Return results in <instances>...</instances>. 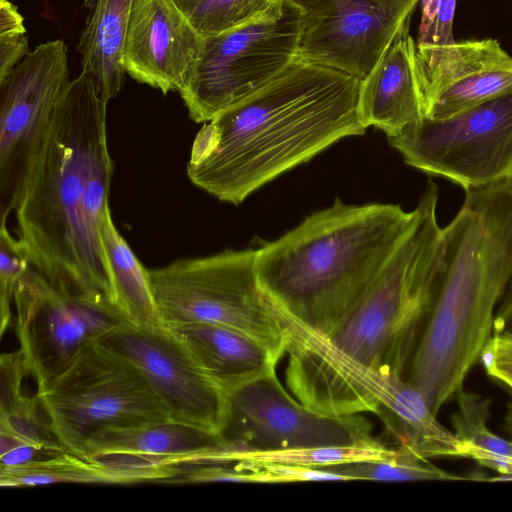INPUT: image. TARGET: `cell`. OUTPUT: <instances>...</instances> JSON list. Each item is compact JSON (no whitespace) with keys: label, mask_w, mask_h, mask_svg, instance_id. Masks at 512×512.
Here are the masks:
<instances>
[{"label":"cell","mask_w":512,"mask_h":512,"mask_svg":"<svg viewBox=\"0 0 512 512\" xmlns=\"http://www.w3.org/2000/svg\"><path fill=\"white\" fill-rule=\"evenodd\" d=\"M359 83L296 57L254 94L203 123L187 163L189 180L218 200L239 205L334 143L365 134Z\"/></svg>","instance_id":"cell-1"},{"label":"cell","mask_w":512,"mask_h":512,"mask_svg":"<svg viewBox=\"0 0 512 512\" xmlns=\"http://www.w3.org/2000/svg\"><path fill=\"white\" fill-rule=\"evenodd\" d=\"M443 230V269L404 374L436 416L479 361L512 280V179L465 190Z\"/></svg>","instance_id":"cell-2"},{"label":"cell","mask_w":512,"mask_h":512,"mask_svg":"<svg viewBox=\"0 0 512 512\" xmlns=\"http://www.w3.org/2000/svg\"><path fill=\"white\" fill-rule=\"evenodd\" d=\"M413 218L398 204L337 197L255 249L260 285L288 315L328 335L371 287Z\"/></svg>","instance_id":"cell-3"},{"label":"cell","mask_w":512,"mask_h":512,"mask_svg":"<svg viewBox=\"0 0 512 512\" xmlns=\"http://www.w3.org/2000/svg\"><path fill=\"white\" fill-rule=\"evenodd\" d=\"M107 103L90 73L70 80L15 213L18 239L52 285L110 300L103 251L88 233L83 209L93 160L107 142Z\"/></svg>","instance_id":"cell-4"},{"label":"cell","mask_w":512,"mask_h":512,"mask_svg":"<svg viewBox=\"0 0 512 512\" xmlns=\"http://www.w3.org/2000/svg\"><path fill=\"white\" fill-rule=\"evenodd\" d=\"M274 304L285 334V383L298 401L330 416L373 413L399 444L426 458L460 456L462 442L403 376L384 375L353 359Z\"/></svg>","instance_id":"cell-5"},{"label":"cell","mask_w":512,"mask_h":512,"mask_svg":"<svg viewBox=\"0 0 512 512\" xmlns=\"http://www.w3.org/2000/svg\"><path fill=\"white\" fill-rule=\"evenodd\" d=\"M438 195L437 185L428 181L409 230L376 280L325 335L339 350L384 375L404 377L443 269Z\"/></svg>","instance_id":"cell-6"},{"label":"cell","mask_w":512,"mask_h":512,"mask_svg":"<svg viewBox=\"0 0 512 512\" xmlns=\"http://www.w3.org/2000/svg\"><path fill=\"white\" fill-rule=\"evenodd\" d=\"M255 249L176 260L149 270L165 324L205 322L227 326L258 340L281 358L285 334L275 304L255 271Z\"/></svg>","instance_id":"cell-7"},{"label":"cell","mask_w":512,"mask_h":512,"mask_svg":"<svg viewBox=\"0 0 512 512\" xmlns=\"http://www.w3.org/2000/svg\"><path fill=\"white\" fill-rule=\"evenodd\" d=\"M305 17L296 0H274L250 21L205 37L179 91L189 117L206 123L276 77L297 57Z\"/></svg>","instance_id":"cell-8"},{"label":"cell","mask_w":512,"mask_h":512,"mask_svg":"<svg viewBox=\"0 0 512 512\" xmlns=\"http://www.w3.org/2000/svg\"><path fill=\"white\" fill-rule=\"evenodd\" d=\"M35 395L59 443L83 458L105 428L171 419L132 365L98 341Z\"/></svg>","instance_id":"cell-9"},{"label":"cell","mask_w":512,"mask_h":512,"mask_svg":"<svg viewBox=\"0 0 512 512\" xmlns=\"http://www.w3.org/2000/svg\"><path fill=\"white\" fill-rule=\"evenodd\" d=\"M404 162L465 190L512 179V92L447 119L424 117L387 137Z\"/></svg>","instance_id":"cell-10"},{"label":"cell","mask_w":512,"mask_h":512,"mask_svg":"<svg viewBox=\"0 0 512 512\" xmlns=\"http://www.w3.org/2000/svg\"><path fill=\"white\" fill-rule=\"evenodd\" d=\"M13 302L18 350L36 391L85 348L128 322L106 296L61 290L33 266L18 282Z\"/></svg>","instance_id":"cell-11"},{"label":"cell","mask_w":512,"mask_h":512,"mask_svg":"<svg viewBox=\"0 0 512 512\" xmlns=\"http://www.w3.org/2000/svg\"><path fill=\"white\" fill-rule=\"evenodd\" d=\"M69 82L62 40L38 45L0 80L1 221H7L23 196Z\"/></svg>","instance_id":"cell-12"},{"label":"cell","mask_w":512,"mask_h":512,"mask_svg":"<svg viewBox=\"0 0 512 512\" xmlns=\"http://www.w3.org/2000/svg\"><path fill=\"white\" fill-rule=\"evenodd\" d=\"M227 400L222 436L232 451L345 446L375 439L372 423L362 414L313 411L283 387L276 371L228 391Z\"/></svg>","instance_id":"cell-13"},{"label":"cell","mask_w":512,"mask_h":512,"mask_svg":"<svg viewBox=\"0 0 512 512\" xmlns=\"http://www.w3.org/2000/svg\"><path fill=\"white\" fill-rule=\"evenodd\" d=\"M98 342L132 365L172 420L222 435L227 392L169 325L125 322Z\"/></svg>","instance_id":"cell-14"},{"label":"cell","mask_w":512,"mask_h":512,"mask_svg":"<svg viewBox=\"0 0 512 512\" xmlns=\"http://www.w3.org/2000/svg\"><path fill=\"white\" fill-rule=\"evenodd\" d=\"M305 10L297 58L359 81L375 67L403 24L372 0H296Z\"/></svg>","instance_id":"cell-15"},{"label":"cell","mask_w":512,"mask_h":512,"mask_svg":"<svg viewBox=\"0 0 512 512\" xmlns=\"http://www.w3.org/2000/svg\"><path fill=\"white\" fill-rule=\"evenodd\" d=\"M423 114L447 119L512 92V56L496 39L417 46Z\"/></svg>","instance_id":"cell-16"},{"label":"cell","mask_w":512,"mask_h":512,"mask_svg":"<svg viewBox=\"0 0 512 512\" xmlns=\"http://www.w3.org/2000/svg\"><path fill=\"white\" fill-rule=\"evenodd\" d=\"M203 41L173 0H134L123 49L125 72L164 95L179 92Z\"/></svg>","instance_id":"cell-17"},{"label":"cell","mask_w":512,"mask_h":512,"mask_svg":"<svg viewBox=\"0 0 512 512\" xmlns=\"http://www.w3.org/2000/svg\"><path fill=\"white\" fill-rule=\"evenodd\" d=\"M232 450L219 433L172 419L105 428L86 443L84 458L131 466L189 467L219 463Z\"/></svg>","instance_id":"cell-18"},{"label":"cell","mask_w":512,"mask_h":512,"mask_svg":"<svg viewBox=\"0 0 512 512\" xmlns=\"http://www.w3.org/2000/svg\"><path fill=\"white\" fill-rule=\"evenodd\" d=\"M410 19L359 83L360 122L366 129H380L387 137L424 118L417 45L409 33Z\"/></svg>","instance_id":"cell-19"},{"label":"cell","mask_w":512,"mask_h":512,"mask_svg":"<svg viewBox=\"0 0 512 512\" xmlns=\"http://www.w3.org/2000/svg\"><path fill=\"white\" fill-rule=\"evenodd\" d=\"M167 325L226 392L276 371L281 359L258 340L227 326L205 322Z\"/></svg>","instance_id":"cell-20"},{"label":"cell","mask_w":512,"mask_h":512,"mask_svg":"<svg viewBox=\"0 0 512 512\" xmlns=\"http://www.w3.org/2000/svg\"><path fill=\"white\" fill-rule=\"evenodd\" d=\"M183 467L131 466L103 460H90L69 451L15 466H0V485L7 488L40 485L140 483L169 484Z\"/></svg>","instance_id":"cell-21"},{"label":"cell","mask_w":512,"mask_h":512,"mask_svg":"<svg viewBox=\"0 0 512 512\" xmlns=\"http://www.w3.org/2000/svg\"><path fill=\"white\" fill-rule=\"evenodd\" d=\"M134 0H85L88 11L77 51L81 67L91 74L99 94L116 97L125 81L123 49Z\"/></svg>","instance_id":"cell-22"},{"label":"cell","mask_w":512,"mask_h":512,"mask_svg":"<svg viewBox=\"0 0 512 512\" xmlns=\"http://www.w3.org/2000/svg\"><path fill=\"white\" fill-rule=\"evenodd\" d=\"M0 371V454L19 447L48 456L67 451L53 434L36 395L24 392L28 375L19 350L2 353Z\"/></svg>","instance_id":"cell-23"},{"label":"cell","mask_w":512,"mask_h":512,"mask_svg":"<svg viewBox=\"0 0 512 512\" xmlns=\"http://www.w3.org/2000/svg\"><path fill=\"white\" fill-rule=\"evenodd\" d=\"M100 238L113 306L134 325H164L154 298L149 270L143 267L117 230L109 205L101 222Z\"/></svg>","instance_id":"cell-24"},{"label":"cell","mask_w":512,"mask_h":512,"mask_svg":"<svg viewBox=\"0 0 512 512\" xmlns=\"http://www.w3.org/2000/svg\"><path fill=\"white\" fill-rule=\"evenodd\" d=\"M394 451L395 448H390L375 438L368 442L345 446L263 452L228 451L222 455L221 461L233 463L245 460L325 468L363 460L384 459L391 456Z\"/></svg>","instance_id":"cell-25"},{"label":"cell","mask_w":512,"mask_h":512,"mask_svg":"<svg viewBox=\"0 0 512 512\" xmlns=\"http://www.w3.org/2000/svg\"><path fill=\"white\" fill-rule=\"evenodd\" d=\"M351 480L418 481L460 480L457 475L433 465L407 444H399L394 453L384 459L363 460L325 467Z\"/></svg>","instance_id":"cell-26"},{"label":"cell","mask_w":512,"mask_h":512,"mask_svg":"<svg viewBox=\"0 0 512 512\" xmlns=\"http://www.w3.org/2000/svg\"><path fill=\"white\" fill-rule=\"evenodd\" d=\"M274 0H173L194 29L214 36L236 28L265 12Z\"/></svg>","instance_id":"cell-27"},{"label":"cell","mask_w":512,"mask_h":512,"mask_svg":"<svg viewBox=\"0 0 512 512\" xmlns=\"http://www.w3.org/2000/svg\"><path fill=\"white\" fill-rule=\"evenodd\" d=\"M454 397L457 410L451 420L457 438L485 452L512 457V441L501 438L488 427L490 401L462 389Z\"/></svg>","instance_id":"cell-28"},{"label":"cell","mask_w":512,"mask_h":512,"mask_svg":"<svg viewBox=\"0 0 512 512\" xmlns=\"http://www.w3.org/2000/svg\"><path fill=\"white\" fill-rule=\"evenodd\" d=\"M0 221V335L13 327L12 303L20 279L32 267L30 259L18 238Z\"/></svg>","instance_id":"cell-29"},{"label":"cell","mask_w":512,"mask_h":512,"mask_svg":"<svg viewBox=\"0 0 512 512\" xmlns=\"http://www.w3.org/2000/svg\"><path fill=\"white\" fill-rule=\"evenodd\" d=\"M233 463L245 470L249 483L349 481L347 477L323 468L245 460Z\"/></svg>","instance_id":"cell-30"},{"label":"cell","mask_w":512,"mask_h":512,"mask_svg":"<svg viewBox=\"0 0 512 512\" xmlns=\"http://www.w3.org/2000/svg\"><path fill=\"white\" fill-rule=\"evenodd\" d=\"M24 19L9 0H0V80L29 53Z\"/></svg>","instance_id":"cell-31"},{"label":"cell","mask_w":512,"mask_h":512,"mask_svg":"<svg viewBox=\"0 0 512 512\" xmlns=\"http://www.w3.org/2000/svg\"><path fill=\"white\" fill-rule=\"evenodd\" d=\"M486 373L512 390V338L492 334L479 359Z\"/></svg>","instance_id":"cell-32"},{"label":"cell","mask_w":512,"mask_h":512,"mask_svg":"<svg viewBox=\"0 0 512 512\" xmlns=\"http://www.w3.org/2000/svg\"><path fill=\"white\" fill-rule=\"evenodd\" d=\"M457 0H438L434 21L429 33L417 46L448 45L455 42L453 38V19Z\"/></svg>","instance_id":"cell-33"},{"label":"cell","mask_w":512,"mask_h":512,"mask_svg":"<svg viewBox=\"0 0 512 512\" xmlns=\"http://www.w3.org/2000/svg\"><path fill=\"white\" fill-rule=\"evenodd\" d=\"M493 334L512 338V280L506 297L495 315Z\"/></svg>","instance_id":"cell-34"},{"label":"cell","mask_w":512,"mask_h":512,"mask_svg":"<svg viewBox=\"0 0 512 512\" xmlns=\"http://www.w3.org/2000/svg\"><path fill=\"white\" fill-rule=\"evenodd\" d=\"M388 13L406 18L412 15L417 3L421 0H372Z\"/></svg>","instance_id":"cell-35"},{"label":"cell","mask_w":512,"mask_h":512,"mask_svg":"<svg viewBox=\"0 0 512 512\" xmlns=\"http://www.w3.org/2000/svg\"><path fill=\"white\" fill-rule=\"evenodd\" d=\"M437 2L438 0H421V21L417 41L424 39L429 33L434 21Z\"/></svg>","instance_id":"cell-36"},{"label":"cell","mask_w":512,"mask_h":512,"mask_svg":"<svg viewBox=\"0 0 512 512\" xmlns=\"http://www.w3.org/2000/svg\"><path fill=\"white\" fill-rule=\"evenodd\" d=\"M488 481H512V476L507 477H501V476H495L492 478H488Z\"/></svg>","instance_id":"cell-37"},{"label":"cell","mask_w":512,"mask_h":512,"mask_svg":"<svg viewBox=\"0 0 512 512\" xmlns=\"http://www.w3.org/2000/svg\"><path fill=\"white\" fill-rule=\"evenodd\" d=\"M507 477V476H506Z\"/></svg>","instance_id":"cell-38"}]
</instances>
